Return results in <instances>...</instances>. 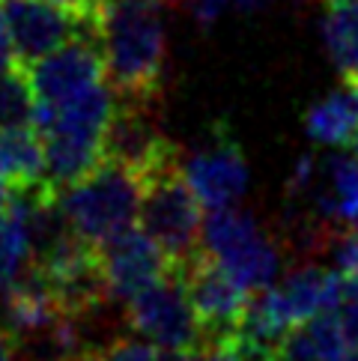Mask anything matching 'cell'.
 <instances>
[{"label":"cell","mask_w":358,"mask_h":361,"mask_svg":"<svg viewBox=\"0 0 358 361\" xmlns=\"http://www.w3.org/2000/svg\"><path fill=\"white\" fill-rule=\"evenodd\" d=\"M164 361H200V346L197 350H183V353H168Z\"/></svg>","instance_id":"obj_23"},{"label":"cell","mask_w":358,"mask_h":361,"mask_svg":"<svg viewBox=\"0 0 358 361\" xmlns=\"http://www.w3.org/2000/svg\"><path fill=\"white\" fill-rule=\"evenodd\" d=\"M0 176L12 191L48 185L45 144L36 126L0 128Z\"/></svg>","instance_id":"obj_11"},{"label":"cell","mask_w":358,"mask_h":361,"mask_svg":"<svg viewBox=\"0 0 358 361\" xmlns=\"http://www.w3.org/2000/svg\"><path fill=\"white\" fill-rule=\"evenodd\" d=\"M275 361H326V358H323V353H319L316 341L311 338L308 326L302 322V326H296L284 338V343H280Z\"/></svg>","instance_id":"obj_18"},{"label":"cell","mask_w":358,"mask_h":361,"mask_svg":"<svg viewBox=\"0 0 358 361\" xmlns=\"http://www.w3.org/2000/svg\"><path fill=\"white\" fill-rule=\"evenodd\" d=\"M140 197L144 176L111 159H101L99 167L57 195L69 227L93 245L135 227L140 218Z\"/></svg>","instance_id":"obj_2"},{"label":"cell","mask_w":358,"mask_h":361,"mask_svg":"<svg viewBox=\"0 0 358 361\" xmlns=\"http://www.w3.org/2000/svg\"><path fill=\"white\" fill-rule=\"evenodd\" d=\"M152 102H135L117 96V111L105 132V159L147 176L149 171L179 159L176 144H171L149 111Z\"/></svg>","instance_id":"obj_10"},{"label":"cell","mask_w":358,"mask_h":361,"mask_svg":"<svg viewBox=\"0 0 358 361\" xmlns=\"http://www.w3.org/2000/svg\"><path fill=\"white\" fill-rule=\"evenodd\" d=\"M0 361H24L18 343L12 341V334L6 329H0Z\"/></svg>","instance_id":"obj_22"},{"label":"cell","mask_w":358,"mask_h":361,"mask_svg":"<svg viewBox=\"0 0 358 361\" xmlns=\"http://www.w3.org/2000/svg\"><path fill=\"white\" fill-rule=\"evenodd\" d=\"M335 317L343 329V338L358 346V275H340V299Z\"/></svg>","instance_id":"obj_16"},{"label":"cell","mask_w":358,"mask_h":361,"mask_svg":"<svg viewBox=\"0 0 358 361\" xmlns=\"http://www.w3.org/2000/svg\"><path fill=\"white\" fill-rule=\"evenodd\" d=\"M200 248L215 257L248 293H260L280 278L284 260H280L278 245L239 206L209 212L203 221Z\"/></svg>","instance_id":"obj_4"},{"label":"cell","mask_w":358,"mask_h":361,"mask_svg":"<svg viewBox=\"0 0 358 361\" xmlns=\"http://www.w3.org/2000/svg\"><path fill=\"white\" fill-rule=\"evenodd\" d=\"M78 361H164L161 350L147 338H111L99 346H87Z\"/></svg>","instance_id":"obj_15"},{"label":"cell","mask_w":358,"mask_h":361,"mask_svg":"<svg viewBox=\"0 0 358 361\" xmlns=\"http://www.w3.org/2000/svg\"><path fill=\"white\" fill-rule=\"evenodd\" d=\"M125 322L135 334L156 343L161 353H183L203 346L200 319L191 305L185 278L176 266L125 305Z\"/></svg>","instance_id":"obj_5"},{"label":"cell","mask_w":358,"mask_h":361,"mask_svg":"<svg viewBox=\"0 0 358 361\" xmlns=\"http://www.w3.org/2000/svg\"><path fill=\"white\" fill-rule=\"evenodd\" d=\"M203 203L183 173V161L173 159L144 176L140 197V227L156 239L171 263L179 266L200 251Z\"/></svg>","instance_id":"obj_3"},{"label":"cell","mask_w":358,"mask_h":361,"mask_svg":"<svg viewBox=\"0 0 358 361\" xmlns=\"http://www.w3.org/2000/svg\"><path fill=\"white\" fill-rule=\"evenodd\" d=\"M84 4H87V6H90V9H93V6H96V4H101V0H84Z\"/></svg>","instance_id":"obj_28"},{"label":"cell","mask_w":358,"mask_h":361,"mask_svg":"<svg viewBox=\"0 0 358 361\" xmlns=\"http://www.w3.org/2000/svg\"><path fill=\"white\" fill-rule=\"evenodd\" d=\"M33 263V239L27 206L18 191H12L6 212L0 215V295L16 283Z\"/></svg>","instance_id":"obj_12"},{"label":"cell","mask_w":358,"mask_h":361,"mask_svg":"<svg viewBox=\"0 0 358 361\" xmlns=\"http://www.w3.org/2000/svg\"><path fill=\"white\" fill-rule=\"evenodd\" d=\"M16 51H12V39H9V27L4 18V6H0V72H6L9 66H16Z\"/></svg>","instance_id":"obj_21"},{"label":"cell","mask_w":358,"mask_h":361,"mask_svg":"<svg viewBox=\"0 0 358 361\" xmlns=\"http://www.w3.org/2000/svg\"><path fill=\"white\" fill-rule=\"evenodd\" d=\"M176 269L185 278L191 305H195V314L200 319L203 346L227 343L248 311L251 293L203 248Z\"/></svg>","instance_id":"obj_6"},{"label":"cell","mask_w":358,"mask_h":361,"mask_svg":"<svg viewBox=\"0 0 358 361\" xmlns=\"http://www.w3.org/2000/svg\"><path fill=\"white\" fill-rule=\"evenodd\" d=\"M352 230H358V221H355V224H352Z\"/></svg>","instance_id":"obj_29"},{"label":"cell","mask_w":358,"mask_h":361,"mask_svg":"<svg viewBox=\"0 0 358 361\" xmlns=\"http://www.w3.org/2000/svg\"><path fill=\"white\" fill-rule=\"evenodd\" d=\"M93 36L113 93L156 102L168 66V30L159 0H101L93 6Z\"/></svg>","instance_id":"obj_1"},{"label":"cell","mask_w":358,"mask_h":361,"mask_svg":"<svg viewBox=\"0 0 358 361\" xmlns=\"http://www.w3.org/2000/svg\"><path fill=\"white\" fill-rule=\"evenodd\" d=\"M183 173L203 209L209 212L239 206L248 191V161L227 123H215L209 128L206 137L183 161Z\"/></svg>","instance_id":"obj_8"},{"label":"cell","mask_w":358,"mask_h":361,"mask_svg":"<svg viewBox=\"0 0 358 361\" xmlns=\"http://www.w3.org/2000/svg\"><path fill=\"white\" fill-rule=\"evenodd\" d=\"M350 149H352V152H355V156H358V132H355V137L350 140Z\"/></svg>","instance_id":"obj_27"},{"label":"cell","mask_w":358,"mask_h":361,"mask_svg":"<svg viewBox=\"0 0 358 361\" xmlns=\"http://www.w3.org/2000/svg\"><path fill=\"white\" fill-rule=\"evenodd\" d=\"M54 4H60V6H69V9H78V12H87L90 6L84 4V0H54Z\"/></svg>","instance_id":"obj_25"},{"label":"cell","mask_w":358,"mask_h":361,"mask_svg":"<svg viewBox=\"0 0 358 361\" xmlns=\"http://www.w3.org/2000/svg\"><path fill=\"white\" fill-rule=\"evenodd\" d=\"M323 42L340 78L358 81V0H347L326 12Z\"/></svg>","instance_id":"obj_13"},{"label":"cell","mask_w":358,"mask_h":361,"mask_svg":"<svg viewBox=\"0 0 358 361\" xmlns=\"http://www.w3.org/2000/svg\"><path fill=\"white\" fill-rule=\"evenodd\" d=\"M9 197H12V188L4 183V176H0V215L6 212V206H9Z\"/></svg>","instance_id":"obj_24"},{"label":"cell","mask_w":358,"mask_h":361,"mask_svg":"<svg viewBox=\"0 0 358 361\" xmlns=\"http://www.w3.org/2000/svg\"><path fill=\"white\" fill-rule=\"evenodd\" d=\"M33 114H36V93L30 75L21 63H16L6 72H0V128L33 126Z\"/></svg>","instance_id":"obj_14"},{"label":"cell","mask_w":358,"mask_h":361,"mask_svg":"<svg viewBox=\"0 0 358 361\" xmlns=\"http://www.w3.org/2000/svg\"><path fill=\"white\" fill-rule=\"evenodd\" d=\"M340 4H347V0H323V6L331 9V6H340Z\"/></svg>","instance_id":"obj_26"},{"label":"cell","mask_w":358,"mask_h":361,"mask_svg":"<svg viewBox=\"0 0 358 361\" xmlns=\"http://www.w3.org/2000/svg\"><path fill=\"white\" fill-rule=\"evenodd\" d=\"M191 4V16L200 27H212L218 24L227 12H248V9H257L263 6L266 0H188Z\"/></svg>","instance_id":"obj_17"},{"label":"cell","mask_w":358,"mask_h":361,"mask_svg":"<svg viewBox=\"0 0 358 361\" xmlns=\"http://www.w3.org/2000/svg\"><path fill=\"white\" fill-rule=\"evenodd\" d=\"M96 248L101 260V275H105L108 299L120 305H129L135 295H140L173 269L171 257L164 254L161 245L137 224L111 236L108 242L96 245Z\"/></svg>","instance_id":"obj_9"},{"label":"cell","mask_w":358,"mask_h":361,"mask_svg":"<svg viewBox=\"0 0 358 361\" xmlns=\"http://www.w3.org/2000/svg\"><path fill=\"white\" fill-rule=\"evenodd\" d=\"M331 269L340 275H358V230H340L328 245Z\"/></svg>","instance_id":"obj_19"},{"label":"cell","mask_w":358,"mask_h":361,"mask_svg":"<svg viewBox=\"0 0 358 361\" xmlns=\"http://www.w3.org/2000/svg\"><path fill=\"white\" fill-rule=\"evenodd\" d=\"M200 361H245V358L227 341V343H215V346H200Z\"/></svg>","instance_id":"obj_20"},{"label":"cell","mask_w":358,"mask_h":361,"mask_svg":"<svg viewBox=\"0 0 358 361\" xmlns=\"http://www.w3.org/2000/svg\"><path fill=\"white\" fill-rule=\"evenodd\" d=\"M16 60L21 66L42 60L75 36H93V9L78 12L54 0H0Z\"/></svg>","instance_id":"obj_7"}]
</instances>
